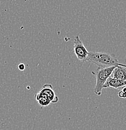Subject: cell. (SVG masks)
<instances>
[{"label": "cell", "instance_id": "obj_1", "mask_svg": "<svg viewBox=\"0 0 126 130\" xmlns=\"http://www.w3.org/2000/svg\"><path fill=\"white\" fill-rule=\"evenodd\" d=\"M86 61H89L98 66V68H105L117 66V58L113 55L101 52H89Z\"/></svg>", "mask_w": 126, "mask_h": 130}, {"label": "cell", "instance_id": "obj_2", "mask_svg": "<svg viewBox=\"0 0 126 130\" xmlns=\"http://www.w3.org/2000/svg\"><path fill=\"white\" fill-rule=\"evenodd\" d=\"M117 66H112L105 68H98L96 72H92V74L96 76V83L93 88V91L96 95H101L105 83L112 75Z\"/></svg>", "mask_w": 126, "mask_h": 130}, {"label": "cell", "instance_id": "obj_3", "mask_svg": "<svg viewBox=\"0 0 126 130\" xmlns=\"http://www.w3.org/2000/svg\"><path fill=\"white\" fill-rule=\"evenodd\" d=\"M74 53L77 59L80 61H86L89 52L84 46L83 42L80 39L78 35H76L74 39Z\"/></svg>", "mask_w": 126, "mask_h": 130}, {"label": "cell", "instance_id": "obj_4", "mask_svg": "<svg viewBox=\"0 0 126 130\" xmlns=\"http://www.w3.org/2000/svg\"><path fill=\"white\" fill-rule=\"evenodd\" d=\"M40 92L48 97L51 103H57L59 102V97L57 96L56 93L54 91L53 88L51 84H45L43 85V87L40 89Z\"/></svg>", "mask_w": 126, "mask_h": 130}, {"label": "cell", "instance_id": "obj_5", "mask_svg": "<svg viewBox=\"0 0 126 130\" xmlns=\"http://www.w3.org/2000/svg\"><path fill=\"white\" fill-rule=\"evenodd\" d=\"M125 86H126V81L119 80V79H114L112 77H110L105 83L104 88H113L114 89H119Z\"/></svg>", "mask_w": 126, "mask_h": 130}, {"label": "cell", "instance_id": "obj_6", "mask_svg": "<svg viewBox=\"0 0 126 130\" xmlns=\"http://www.w3.org/2000/svg\"><path fill=\"white\" fill-rule=\"evenodd\" d=\"M113 77L114 79H119V80L126 81V68L122 66H118L112 73Z\"/></svg>", "mask_w": 126, "mask_h": 130}, {"label": "cell", "instance_id": "obj_7", "mask_svg": "<svg viewBox=\"0 0 126 130\" xmlns=\"http://www.w3.org/2000/svg\"><path fill=\"white\" fill-rule=\"evenodd\" d=\"M35 98H36V100L38 102V103L42 107L48 106L51 103L50 101L48 98V97L46 95H45L44 94H43V93H40V92L36 94Z\"/></svg>", "mask_w": 126, "mask_h": 130}, {"label": "cell", "instance_id": "obj_8", "mask_svg": "<svg viewBox=\"0 0 126 130\" xmlns=\"http://www.w3.org/2000/svg\"><path fill=\"white\" fill-rule=\"evenodd\" d=\"M118 96H119V97L122 98H126V93L125 92L123 91L122 90L120 91L119 92Z\"/></svg>", "mask_w": 126, "mask_h": 130}, {"label": "cell", "instance_id": "obj_9", "mask_svg": "<svg viewBox=\"0 0 126 130\" xmlns=\"http://www.w3.org/2000/svg\"><path fill=\"white\" fill-rule=\"evenodd\" d=\"M18 69L20 71H24L25 69V64H23V63H20V64L18 65Z\"/></svg>", "mask_w": 126, "mask_h": 130}, {"label": "cell", "instance_id": "obj_10", "mask_svg": "<svg viewBox=\"0 0 126 130\" xmlns=\"http://www.w3.org/2000/svg\"><path fill=\"white\" fill-rule=\"evenodd\" d=\"M118 66H122V67H124L126 68V64H122V63H118L117 64Z\"/></svg>", "mask_w": 126, "mask_h": 130}]
</instances>
